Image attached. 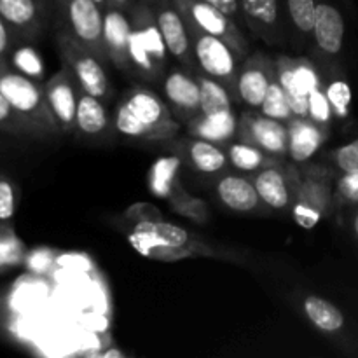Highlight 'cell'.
Masks as SVG:
<instances>
[{"instance_id":"836d02e7","label":"cell","mask_w":358,"mask_h":358,"mask_svg":"<svg viewBox=\"0 0 358 358\" xmlns=\"http://www.w3.org/2000/svg\"><path fill=\"white\" fill-rule=\"evenodd\" d=\"M322 163L329 164L336 173H358V136L325 152Z\"/></svg>"},{"instance_id":"f1b7e54d","label":"cell","mask_w":358,"mask_h":358,"mask_svg":"<svg viewBox=\"0 0 358 358\" xmlns=\"http://www.w3.org/2000/svg\"><path fill=\"white\" fill-rule=\"evenodd\" d=\"M194 76L201 91V114H220V112L234 110V105L238 103L224 84L206 76L199 69L196 70Z\"/></svg>"},{"instance_id":"9c48e42d","label":"cell","mask_w":358,"mask_h":358,"mask_svg":"<svg viewBox=\"0 0 358 358\" xmlns=\"http://www.w3.org/2000/svg\"><path fill=\"white\" fill-rule=\"evenodd\" d=\"M187 27L215 35L234 49L241 59L250 55V44L241 27L205 0H173Z\"/></svg>"},{"instance_id":"5b68a950","label":"cell","mask_w":358,"mask_h":358,"mask_svg":"<svg viewBox=\"0 0 358 358\" xmlns=\"http://www.w3.org/2000/svg\"><path fill=\"white\" fill-rule=\"evenodd\" d=\"M0 91L28 122L41 129L45 140L62 135L48 105L44 84L14 69L9 58H0Z\"/></svg>"},{"instance_id":"7a4b0ae2","label":"cell","mask_w":358,"mask_h":358,"mask_svg":"<svg viewBox=\"0 0 358 358\" xmlns=\"http://www.w3.org/2000/svg\"><path fill=\"white\" fill-rule=\"evenodd\" d=\"M126 236L140 254L157 261H178L191 255H224L210 248L201 238L192 236L184 227L161 220V215L156 219H133L131 227L126 229Z\"/></svg>"},{"instance_id":"4dcf8cb0","label":"cell","mask_w":358,"mask_h":358,"mask_svg":"<svg viewBox=\"0 0 358 358\" xmlns=\"http://www.w3.org/2000/svg\"><path fill=\"white\" fill-rule=\"evenodd\" d=\"M325 72L327 73H324V84L329 101H331L332 112H334V119L336 121H343L350 112V101H352L350 86L345 77L334 76V69H325Z\"/></svg>"},{"instance_id":"d6986e66","label":"cell","mask_w":358,"mask_h":358,"mask_svg":"<svg viewBox=\"0 0 358 358\" xmlns=\"http://www.w3.org/2000/svg\"><path fill=\"white\" fill-rule=\"evenodd\" d=\"M166 143L171 154L180 157L182 164H185L199 175L217 177V175L231 168L226 149L222 145L189 135L185 138L175 136V138L168 140Z\"/></svg>"},{"instance_id":"603a6c76","label":"cell","mask_w":358,"mask_h":358,"mask_svg":"<svg viewBox=\"0 0 358 358\" xmlns=\"http://www.w3.org/2000/svg\"><path fill=\"white\" fill-rule=\"evenodd\" d=\"M129 13L119 7L108 6L103 10V42L108 63L121 72L131 73L129 65Z\"/></svg>"},{"instance_id":"60d3db41","label":"cell","mask_w":358,"mask_h":358,"mask_svg":"<svg viewBox=\"0 0 358 358\" xmlns=\"http://www.w3.org/2000/svg\"><path fill=\"white\" fill-rule=\"evenodd\" d=\"M205 2H208L210 6L217 7L220 13L226 14L227 17H231V20H233L234 23L240 24V27L241 24H245L240 0H205Z\"/></svg>"},{"instance_id":"f546056e","label":"cell","mask_w":358,"mask_h":358,"mask_svg":"<svg viewBox=\"0 0 358 358\" xmlns=\"http://www.w3.org/2000/svg\"><path fill=\"white\" fill-rule=\"evenodd\" d=\"M0 133L14 138H30V140H45L41 129L35 128L28 122L0 91Z\"/></svg>"},{"instance_id":"d6a6232c","label":"cell","mask_w":358,"mask_h":358,"mask_svg":"<svg viewBox=\"0 0 358 358\" xmlns=\"http://www.w3.org/2000/svg\"><path fill=\"white\" fill-rule=\"evenodd\" d=\"M24 261V245L14 233L10 222H0V273Z\"/></svg>"},{"instance_id":"1f68e13d","label":"cell","mask_w":358,"mask_h":358,"mask_svg":"<svg viewBox=\"0 0 358 358\" xmlns=\"http://www.w3.org/2000/svg\"><path fill=\"white\" fill-rule=\"evenodd\" d=\"M318 0H285V10L297 35L311 38Z\"/></svg>"},{"instance_id":"ab89813d","label":"cell","mask_w":358,"mask_h":358,"mask_svg":"<svg viewBox=\"0 0 358 358\" xmlns=\"http://www.w3.org/2000/svg\"><path fill=\"white\" fill-rule=\"evenodd\" d=\"M17 199V185L7 173L0 171V222H13L16 215Z\"/></svg>"},{"instance_id":"484cf974","label":"cell","mask_w":358,"mask_h":358,"mask_svg":"<svg viewBox=\"0 0 358 358\" xmlns=\"http://www.w3.org/2000/svg\"><path fill=\"white\" fill-rule=\"evenodd\" d=\"M189 136L206 140L226 147L227 143L238 138L240 129V115L236 112H220V114H198L184 124Z\"/></svg>"},{"instance_id":"e575fe53","label":"cell","mask_w":358,"mask_h":358,"mask_svg":"<svg viewBox=\"0 0 358 358\" xmlns=\"http://www.w3.org/2000/svg\"><path fill=\"white\" fill-rule=\"evenodd\" d=\"M259 110H261L264 115H268V117L276 119V121H282V122L292 121L294 117L292 107H290L289 96H287V93L283 91V87L280 86L278 79H275L271 83L268 94H266L264 101H262Z\"/></svg>"},{"instance_id":"ffe728a7","label":"cell","mask_w":358,"mask_h":358,"mask_svg":"<svg viewBox=\"0 0 358 358\" xmlns=\"http://www.w3.org/2000/svg\"><path fill=\"white\" fill-rule=\"evenodd\" d=\"M44 91L52 117L62 129V135H70L76 131V114L80 86L73 73L63 65L58 72H55L45 80Z\"/></svg>"},{"instance_id":"4316f807","label":"cell","mask_w":358,"mask_h":358,"mask_svg":"<svg viewBox=\"0 0 358 358\" xmlns=\"http://www.w3.org/2000/svg\"><path fill=\"white\" fill-rule=\"evenodd\" d=\"M180 157L175 156V154L159 157L149 171L150 192L157 198L171 201L184 191H187L180 180Z\"/></svg>"},{"instance_id":"44dd1931","label":"cell","mask_w":358,"mask_h":358,"mask_svg":"<svg viewBox=\"0 0 358 358\" xmlns=\"http://www.w3.org/2000/svg\"><path fill=\"white\" fill-rule=\"evenodd\" d=\"M245 27L269 45L285 41V17L280 0H240Z\"/></svg>"},{"instance_id":"83f0119b","label":"cell","mask_w":358,"mask_h":358,"mask_svg":"<svg viewBox=\"0 0 358 358\" xmlns=\"http://www.w3.org/2000/svg\"><path fill=\"white\" fill-rule=\"evenodd\" d=\"M224 149H226L227 159H229V166L233 168V170L241 171V173L247 175H254L257 173V171L264 170V168L273 166V164H278L283 161L271 156V154L264 152V150L252 145V143L241 142V140L238 138L227 143Z\"/></svg>"},{"instance_id":"e0dca14e","label":"cell","mask_w":358,"mask_h":358,"mask_svg":"<svg viewBox=\"0 0 358 358\" xmlns=\"http://www.w3.org/2000/svg\"><path fill=\"white\" fill-rule=\"evenodd\" d=\"M345 17L341 10L329 0H318L311 38L315 55L320 56V62L325 63L324 69H334V63L345 48Z\"/></svg>"},{"instance_id":"74e56055","label":"cell","mask_w":358,"mask_h":358,"mask_svg":"<svg viewBox=\"0 0 358 358\" xmlns=\"http://www.w3.org/2000/svg\"><path fill=\"white\" fill-rule=\"evenodd\" d=\"M170 203V208L173 210L175 213L182 217H187V219L194 220L198 224H206L208 222V206L203 199L196 198V196L189 194L187 191L182 192L180 196L173 198Z\"/></svg>"},{"instance_id":"8d00e7d4","label":"cell","mask_w":358,"mask_h":358,"mask_svg":"<svg viewBox=\"0 0 358 358\" xmlns=\"http://www.w3.org/2000/svg\"><path fill=\"white\" fill-rule=\"evenodd\" d=\"M308 117L317 122L318 126H322V128L329 129V131H331L332 122L336 121L324 80L311 91L310 101H308Z\"/></svg>"},{"instance_id":"5bb4252c","label":"cell","mask_w":358,"mask_h":358,"mask_svg":"<svg viewBox=\"0 0 358 358\" xmlns=\"http://www.w3.org/2000/svg\"><path fill=\"white\" fill-rule=\"evenodd\" d=\"M238 140L252 143L278 159H289V126L268 117L261 110L245 108L241 112Z\"/></svg>"},{"instance_id":"b9f144b4","label":"cell","mask_w":358,"mask_h":358,"mask_svg":"<svg viewBox=\"0 0 358 358\" xmlns=\"http://www.w3.org/2000/svg\"><path fill=\"white\" fill-rule=\"evenodd\" d=\"M17 44H21V42L17 41L14 31L6 23V20L0 16V58H9L10 52L14 51Z\"/></svg>"},{"instance_id":"9a60e30c","label":"cell","mask_w":358,"mask_h":358,"mask_svg":"<svg viewBox=\"0 0 358 358\" xmlns=\"http://www.w3.org/2000/svg\"><path fill=\"white\" fill-rule=\"evenodd\" d=\"M276 79V59L261 51L248 55L241 62L238 72V103L245 108L259 110L268 94L269 86Z\"/></svg>"},{"instance_id":"7c38bea8","label":"cell","mask_w":358,"mask_h":358,"mask_svg":"<svg viewBox=\"0 0 358 358\" xmlns=\"http://www.w3.org/2000/svg\"><path fill=\"white\" fill-rule=\"evenodd\" d=\"M147 3L152 9L171 58L185 70L194 73L198 70V63H196L194 51H192L191 34H189V27L178 7L175 6L173 0H147Z\"/></svg>"},{"instance_id":"f6af8a7d","label":"cell","mask_w":358,"mask_h":358,"mask_svg":"<svg viewBox=\"0 0 358 358\" xmlns=\"http://www.w3.org/2000/svg\"><path fill=\"white\" fill-rule=\"evenodd\" d=\"M136 2H138V0H110V6L119 7V9L129 10Z\"/></svg>"},{"instance_id":"30bf717a","label":"cell","mask_w":358,"mask_h":358,"mask_svg":"<svg viewBox=\"0 0 358 358\" xmlns=\"http://www.w3.org/2000/svg\"><path fill=\"white\" fill-rule=\"evenodd\" d=\"M276 79L287 93L294 115L308 117V101L310 94L324 80L320 65L310 58H292V56H276Z\"/></svg>"},{"instance_id":"ee69618b","label":"cell","mask_w":358,"mask_h":358,"mask_svg":"<svg viewBox=\"0 0 358 358\" xmlns=\"http://www.w3.org/2000/svg\"><path fill=\"white\" fill-rule=\"evenodd\" d=\"M87 355L91 357H100V358H112V357H117V358H122L126 357L124 352H121V350L114 348V350H105V352H94V353H87Z\"/></svg>"},{"instance_id":"7402d4cb","label":"cell","mask_w":358,"mask_h":358,"mask_svg":"<svg viewBox=\"0 0 358 358\" xmlns=\"http://www.w3.org/2000/svg\"><path fill=\"white\" fill-rule=\"evenodd\" d=\"M213 192L224 206L233 212L255 213L266 208L259 198L252 175L241 171H222L213 180Z\"/></svg>"},{"instance_id":"8fae6325","label":"cell","mask_w":358,"mask_h":358,"mask_svg":"<svg viewBox=\"0 0 358 358\" xmlns=\"http://www.w3.org/2000/svg\"><path fill=\"white\" fill-rule=\"evenodd\" d=\"M304 318L320 334L339 343L343 350L352 355H358V332L345 313L325 297L317 294H306L299 301Z\"/></svg>"},{"instance_id":"4fadbf2b","label":"cell","mask_w":358,"mask_h":358,"mask_svg":"<svg viewBox=\"0 0 358 358\" xmlns=\"http://www.w3.org/2000/svg\"><path fill=\"white\" fill-rule=\"evenodd\" d=\"M252 178L266 208L276 210V212H292L301 178L299 164L282 161V163L257 171L252 175Z\"/></svg>"},{"instance_id":"d4e9b609","label":"cell","mask_w":358,"mask_h":358,"mask_svg":"<svg viewBox=\"0 0 358 358\" xmlns=\"http://www.w3.org/2000/svg\"><path fill=\"white\" fill-rule=\"evenodd\" d=\"M287 126H289V161L294 164L313 161L331 133L310 117H297V115H294Z\"/></svg>"},{"instance_id":"ba28073f","label":"cell","mask_w":358,"mask_h":358,"mask_svg":"<svg viewBox=\"0 0 358 358\" xmlns=\"http://www.w3.org/2000/svg\"><path fill=\"white\" fill-rule=\"evenodd\" d=\"M189 34H191V44L198 69L205 72L206 76L212 77V79L224 84L238 103L236 83L240 65L243 59L234 52V49L227 42L215 37V35L205 34V31L196 30V28L191 27H189Z\"/></svg>"},{"instance_id":"bcb514c9","label":"cell","mask_w":358,"mask_h":358,"mask_svg":"<svg viewBox=\"0 0 358 358\" xmlns=\"http://www.w3.org/2000/svg\"><path fill=\"white\" fill-rule=\"evenodd\" d=\"M94 2L101 7V10H105L108 6H110V0H94Z\"/></svg>"},{"instance_id":"277c9868","label":"cell","mask_w":358,"mask_h":358,"mask_svg":"<svg viewBox=\"0 0 358 358\" xmlns=\"http://www.w3.org/2000/svg\"><path fill=\"white\" fill-rule=\"evenodd\" d=\"M301 178L292 206V219L304 229H313L336 212V171L322 161L299 164Z\"/></svg>"},{"instance_id":"8992f818","label":"cell","mask_w":358,"mask_h":358,"mask_svg":"<svg viewBox=\"0 0 358 358\" xmlns=\"http://www.w3.org/2000/svg\"><path fill=\"white\" fill-rule=\"evenodd\" d=\"M58 17V30L66 31L107 65L103 42V10L94 0H52Z\"/></svg>"},{"instance_id":"7bdbcfd3","label":"cell","mask_w":358,"mask_h":358,"mask_svg":"<svg viewBox=\"0 0 358 358\" xmlns=\"http://www.w3.org/2000/svg\"><path fill=\"white\" fill-rule=\"evenodd\" d=\"M348 227H350V233H352L353 240L358 243V205L353 206V208H350Z\"/></svg>"},{"instance_id":"7dc6e473","label":"cell","mask_w":358,"mask_h":358,"mask_svg":"<svg viewBox=\"0 0 358 358\" xmlns=\"http://www.w3.org/2000/svg\"><path fill=\"white\" fill-rule=\"evenodd\" d=\"M2 147H3V143H2V142H0V149H2Z\"/></svg>"},{"instance_id":"52a82bcc","label":"cell","mask_w":358,"mask_h":358,"mask_svg":"<svg viewBox=\"0 0 358 358\" xmlns=\"http://www.w3.org/2000/svg\"><path fill=\"white\" fill-rule=\"evenodd\" d=\"M55 44L62 65L73 73L80 90L108 103L112 98V84L105 70V63L63 30L56 31Z\"/></svg>"},{"instance_id":"2e32d148","label":"cell","mask_w":358,"mask_h":358,"mask_svg":"<svg viewBox=\"0 0 358 358\" xmlns=\"http://www.w3.org/2000/svg\"><path fill=\"white\" fill-rule=\"evenodd\" d=\"M51 0H0V16L20 42H34L44 35L51 21Z\"/></svg>"},{"instance_id":"6da1fadb","label":"cell","mask_w":358,"mask_h":358,"mask_svg":"<svg viewBox=\"0 0 358 358\" xmlns=\"http://www.w3.org/2000/svg\"><path fill=\"white\" fill-rule=\"evenodd\" d=\"M114 128L119 135L128 138L168 142L178 136L182 124L156 91L133 86L122 94L115 107Z\"/></svg>"},{"instance_id":"3957f363","label":"cell","mask_w":358,"mask_h":358,"mask_svg":"<svg viewBox=\"0 0 358 358\" xmlns=\"http://www.w3.org/2000/svg\"><path fill=\"white\" fill-rule=\"evenodd\" d=\"M129 13V76L143 83L159 86L170 70V52L147 0H138Z\"/></svg>"},{"instance_id":"d590c367","label":"cell","mask_w":358,"mask_h":358,"mask_svg":"<svg viewBox=\"0 0 358 358\" xmlns=\"http://www.w3.org/2000/svg\"><path fill=\"white\" fill-rule=\"evenodd\" d=\"M9 62L14 69L20 70L24 76L31 77L35 80L42 79V73H44L42 59L38 52L31 45H28V42H21L14 48V51L9 56Z\"/></svg>"},{"instance_id":"f35d334b","label":"cell","mask_w":358,"mask_h":358,"mask_svg":"<svg viewBox=\"0 0 358 358\" xmlns=\"http://www.w3.org/2000/svg\"><path fill=\"white\" fill-rule=\"evenodd\" d=\"M336 210L358 205V173H338L334 182Z\"/></svg>"},{"instance_id":"ac0fdd59","label":"cell","mask_w":358,"mask_h":358,"mask_svg":"<svg viewBox=\"0 0 358 358\" xmlns=\"http://www.w3.org/2000/svg\"><path fill=\"white\" fill-rule=\"evenodd\" d=\"M159 86L164 101L182 126L201 114V91L194 73L185 70L184 66L170 69Z\"/></svg>"},{"instance_id":"cb8c5ba5","label":"cell","mask_w":358,"mask_h":358,"mask_svg":"<svg viewBox=\"0 0 358 358\" xmlns=\"http://www.w3.org/2000/svg\"><path fill=\"white\" fill-rule=\"evenodd\" d=\"M114 128V117L108 114L107 103L93 94L80 90L76 114V135L90 142H101L110 138Z\"/></svg>"}]
</instances>
